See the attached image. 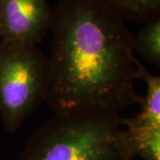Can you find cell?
Segmentation results:
<instances>
[{"mask_svg":"<svg viewBox=\"0 0 160 160\" xmlns=\"http://www.w3.org/2000/svg\"><path fill=\"white\" fill-rule=\"evenodd\" d=\"M46 102L54 116H120L142 97L134 35L100 0H60L53 9Z\"/></svg>","mask_w":160,"mask_h":160,"instance_id":"6da1fadb","label":"cell"},{"mask_svg":"<svg viewBox=\"0 0 160 160\" xmlns=\"http://www.w3.org/2000/svg\"><path fill=\"white\" fill-rule=\"evenodd\" d=\"M121 116H54L35 131L19 160H132Z\"/></svg>","mask_w":160,"mask_h":160,"instance_id":"7a4b0ae2","label":"cell"},{"mask_svg":"<svg viewBox=\"0 0 160 160\" xmlns=\"http://www.w3.org/2000/svg\"><path fill=\"white\" fill-rule=\"evenodd\" d=\"M48 85V57L38 46L0 41V118L9 133L46 101Z\"/></svg>","mask_w":160,"mask_h":160,"instance_id":"3957f363","label":"cell"},{"mask_svg":"<svg viewBox=\"0 0 160 160\" xmlns=\"http://www.w3.org/2000/svg\"><path fill=\"white\" fill-rule=\"evenodd\" d=\"M52 20L48 0H0V41L38 46L51 30Z\"/></svg>","mask_w":160,"mask_h":160,"instance_id":"277c9868","label":"cell"},{"mask_svg":"<svg viewBox=\"0 0 160 160\" xmlns=\"http://www.w3.org/2000/svg\"><path fill=\"white\" fill-rule=\"evenodd\" d=\"M124 21L149 22L159 18L160 0H100Z\"/></svg>","mask_w":160,"mask_h":160,"instance_id":"5b68a950","label":"cell"},{"mask_svg":"<svg viewBox=\"0 0 160 160\" xmlns=\"http://www.w3.org/2000/svg\"><path fill=\"white\" fill-rule=\"evenodd\" d=\"M134 51L147 62L160 65V18L145 23L133 41Z\"/></svg>","mask_w":160,"mask_h":160,"instance_id":"8992f818","label":"cell"},{"mask_svg":"<svg viewBox=\"0 0 160 160\" xmlns=\"http://www.w3.org/2000/svg\"><path fill=\"white\" fill-rule=\"evenodd\" d=\"M0 38H1V28H0Z\"/></svg>","mask_w":160,"mask_h":160,"instance_id":"52a82bcc","label":"cell"}]
</instances>
